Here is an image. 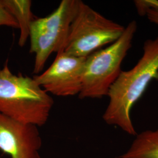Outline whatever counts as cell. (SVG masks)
<instances>
[{
  "label": "cell",
  "mask_w": 158,
  "mask_h": 158,
  "mask_svg": "<svg viewBox=\"0 0 158 158\" xmlns=\"http://www.w3.org/2000/svg\"><path fill=\"white\" fill-rule=\"evenodd\" d=\"M145 16L151 23L158 25V11L148 10L146 12Z\"/></svg>",
  "instance_id": "7c38bea8"
},
{
  "label": "cell",
  "mask_w": 158,
  "mask_h": 158,
  "mask_svg": "<svg viewBox=\"0 0 158 158\" xmlns=\"http://www.w3.org/2000/svg\"><path fill=\"white\" fill-rule=\"evenodd\" d=\"M38 128L0 113V151L10 158H41L42 141Z\"/></svg>",
  "instance_id": "52a82bcc"
},
{
  "label": "cell",
  "mask_w": 158,
  "mask_h": 158,
  "mask_svg": "<svg viewBox=\"0 0 158 158\" xmlns=\"http://www.w3.org/2000/svg\"><path fill=\"white\" fill-rule=\"evenodd\" d=\"M2 5L15 18L20 29L18 45L23 47L29 37L30 27L34 18L30 0H1Z\"/></svg>",
  "instance_id": "ba28073f"
},
{
  "label": "cell",
  "mask_w": 158,
  "mask_h": 158,
  "mask_svg": "<svg viewBox=\"0 0 158 158\" xmlns=\"http://www.w3.org/2000/svg\"><path fill=\"white\" fill-rule=\"evenodd\" d=\"M154 80H158V36L145 41L138 62L129 70L122 71L110 87L109 102L102 115L104 121L130 135H136L131 111Z\"/></svg>",
  "instance_id": "6da1fadb"
},
{
  "label": "cell",
  "mask_w": 158,
  "mask_h": 158,
  "mask_svg": "<svg viewBox=\"0 0 158 158\" xmlns=\"http://www.w3.org/2000/svg\"><path fill=\"white\" fill-rule=\"evenodd\" d=\"M85 58L59 51L51 66L33 78L48 93L59 97L79 95Z\"/></svg>",
  "instance_id": "8992f818"
},
{
  "label": "cell",
  "mask_w": 158,
  "mask_h": 158,
  "mask_svg": "<svg viewBox=\"0 0 158 158\" xmlns=\"http://www.w3.org/2000/svg\"><path fill=\"white\" fill-rule=\"evenodd\" d=\"M54 101L34 78L15 75L8 62L0 70V113L18 122L41 127L50 116Z\"/></svg>",
  "instance_id": "7a4b0ae2"
},
{
  "label": "cell",
  "mask_w": 158,
  "mask_h": 158,
  "mask_svg": "<svg viewBox=\"0 0 158 158\" xmlns=\"http://www.w3.org/2000/svg\"><path fill=\"white\" fill-rule=\"evenodd\" d=\"M125 28L78 0L63 51L74 56L86 57L118 40Z\"/></svg>",
  "instance_id": "277c9868"
},
{
  "label": "cell",
  "mask_w": 158,
  "mask_h": 158,
  "mask_svg": "<svg viewBox=\"0 0 158 158\" xmlns=\"http://www.w3.org/2000/svg\"><path fill=\"white\" fill-rule=\"evenodd\" d=\"M137 27L135 21H131L118 40L86 57L80 98L107 96L110 87L123 71L122 63L132 47Z\"/></svg>",
  "instance_id": "3957f363"
},
{
  "label": "cell",
  "mask_w": 158,
  "mask_h": 158,
  "mask_svg": "<svg viewBox=\"0 0 158 158\" xmlns=\"http://www.w3.org/2000/svg\"><path fill=\"white\" fill-rule=\"evenodd\" d=\"M1 26L19 29L15 18L6 10L0 0V27Z\"/></svg>",
  "instance_id": "8fae6325"
},
{
  "label": "cell",
  "mask_w": 158,
  "mask_h": 158,
  "mask_svg": "<svg viewBox=\"0 0 158 158\" xmlns=\"http://www.w3.org/2000/svg\"><path fill=\"white\" fill-rule=\"evenodd\" d=\"M78 0H62L50 15L34 19L30 27V52L35 54L34 73H40L53 52L63 51Z\"/></svg>",
  "instance_id": "5b68a950"
},
{
  "label": "cell",
  "mask_w": 158,
  "mask_h": 158,
  "mask_svg": "<svg viewBox=\"0 0 158 158\" xmlns=\"http://www.w3.org/2000/svg\"><path fill=\"white\" fill-rule=\"evenodd\" d=\"M135 136L129 149L119 158H158V128Z\"/></svg>",
  "instance_id": "9c48e42d"
},
{
  "label": "cell",
  "mask_w": 158,
  "mask_h": 158,
  "mask_svg": "<svg viewBox=\"0 0 158 158\" xmlns=\"http://www.w3.org/2000/svg\"><path fill=\"white\" fill-rule=\"evenodd\" d=\"M134 3L138 14L141 17L145 16L146 12L148 10L158 11L157 0H135Z\"/></svg>",
  "instance_id": "30bf717a"
}]
</instances>
